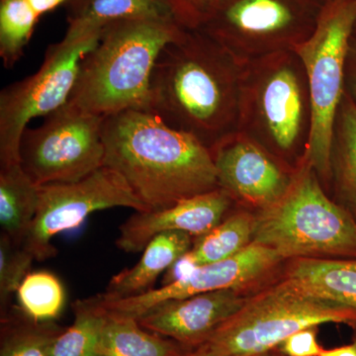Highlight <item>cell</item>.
I'll return each instance as SVG.
<instances>
[{
	"label": "cell",
	"instance_id": "5b68a950",
	"mask_svg": "<svg viewBox=\"0 0 356 356\" xmlns=\"http://www.w3.org/2000/svg\"><path fill=\"white\" fill-rule=\"evenodd\" d=\"M287 259H356V219L321 186L306 159L289 188L254 216L252 242Z\"/></svg>",
	"mask_w": 356,
	"mask_h": 356
},
{
	"label": "cell",
	"instance_id": "d4e9b609",
	"mask_svg": "<svg viewBox=\"0 0 356 356\" xmlns=\"http://www.w3.org/2000/svg\"><path fill=\"white\" fill-rule=\"evenodd\" d=\"M18 309L36 322H51L62 313L65 303L64 285L55 274L29 273L16 292Z\"/></svg>",
	"mask_w": 356,
	"mask_h": 356
},
{
	"label": "cell",
	"instance_id": "d6986e66",
	"mask_svg": "<svg viewBox=\"0 0 356 356\" xmlns=\"http://www.w3.org/2000/svg\"><path fill=\"white\" fill-rule=\"evenodd\" d=\"M40 185L28 177L20 163L0 166L1 233L23 245L38 210Z\"/></svg>",
	"mask_w": 356,
	"mask_h": 356
},
{
	"label": "cell",
	"instance_id": "4fadbf2b",
	"mask_svg": "<svg viewBox=\"0 0 356 356\" xmlns=\"http://www.w3.org/2000/svg\"><path fill=\"white\" fill-rule=\"evenodd\" d=\"M220 188L231 197L257 207L277 201L291 184L297 168L236 131L210 149Z\"/></svg>",
	"mask_w": 356,
	"mask_h": 356
},
{
	"label": "cell",
	"instance_id": "6da1fadb",
	"mask_svg": "<svg viewBox=\"0 0 356 356\" xmlns=\"http://www.w3.org/2000/svg\"><path fill=\"white\" fill-rule=\"evenodd\" d=\"M243 65L209 35L185 30L154 63L147 111L212 149L238 130Z\"/></svg>",
	"mask_w": 356,
	"mask_h": 356
},
{
	"label": "cell",
	"instance_id": "e0dca14e",
	"mask_svg": "<svg viewBox=\"0 0 356 356\" xmlns=\"http://www.w3.org/2000/svg\"><path fill=\"white\" fill-rule=\"evenodd\" d=\"M284 280L307 295L356 311V259H297Z\"/></svg>",
	"mask_w": 356,
	"mask_h": 356
},
{
	"label": "cell",
	"instance_id": "603a6c76",
	"mask_svg": "<svg viewBox=\"0 0 356 356\" xmlns=\"http://www.w3.org/2000/svg\"><path fill=\"white\" fill-rule=\"evenodd\" d=\"M74 322L51 343L49 356H97L107 314L95 297L72 305Z\"/></svg>",
	"mask_w": 356,
	"mask_h": 356
},
{
	"label": "cell",
	"instance_id": "1f68e13d",
	"mask_svg": "<svg viewBox=\"0 0 356 356\" xmlns=\"http://www.w3.org/2000/svg\"><path fill=\"white\" fill-rule=\"evenodd\" d=\"M262 356H286L285 355H283L282 353L278 348H274V350L268 351V353H266V355H264Z\"/></svg>",
	"mask_w": 356,
	"mask_h": 356
},
{
	"label": "cell",
	"instance_id": "8992f818",
	"mask_svg": "<svg viewBox=\"0 0 356 356\" xmlns=\"http://www.w3.org/2000/svg\"><path fill=\"white\" fill-rule=\"evenodd\" d=\"M325 324L355 330L356 311L300 291L283 278L248 296L235 315L182 356H262L294 332Z\"/></svg>",
	"mask_w": 356,
	"mask_h": 356
},
{
	"label": "cell",
	"instance_id": "f546056e",
	"mask_svg": "<svg viewBox=\"0 0 356 356\" xmlns=\"http://www.w3.org/2000/svg\"><path fill=\"white\" fill-rule=\"evenodd\" d=\"M69 1L70 0H28L30 6L34 9L35 13L38 14L39 17L43 15L44 13H49V11L57 8L60 4Z\"/></svg>",
	"mask_w": 356,
	"mask_h": 356
},
{
	"label": "cell",
	"instance_id": "7c38bea8",
	"mask_svg": "<svg viewBox=\"0 0 356 356\" xmlns=\"http://www.w3.org/2000/svg\"><path fill=\"white\" fill-rule=\"evenodd\" d=\"M283 261L275 250L252 243L231 259L195 267L180 280L144 294L122 299H107L102 294L95 297L107 313L138 320L156 306L172 300L218 290H243L266 277Z\"/></svg>",
	"mask_w": 356,
	"mask_h": 356
},
{
	"label": "cell",
	"instance_id": "44dd1931",
	"mask_svg": "<svg viewBox=\"0 0 356 356\" xmlns=\"http://www.w3.org/2000/svg\"><path fill=\"white\" fill-rule=\"evenodd\" d=\"M332 168L346 210L356 219V106L346 91L334 121Z\"/></svg>",
	"mask_w": 356,
	"mask_h": 356
},
{
	"label": "cell",
	"instance_id": "9c48e42d",
	"mask_svg": "<svg viewBox=\"0 0 356 356\" xmlns=\"http://www.w3.org/2000/svg\"><path fill=\"white\" fill-rule=\"evenodd\" d=\"M104 117L67 102L44 116L37 128H26L19 161L35 184H65L83 179L104 166Z\"/></svg>",
	"mask_w": 356,
	"mask_h": 356
},
{
	"label": "cell",
	"instance_id": "ac0fdd59",
	"mask_svg": "<svg viewBox=\"0 0 356 356\" xmlns=\"http://www.w3.org/2000/svg\"><path fill=\"white\" fill-rule=\"evenodd\" d=\"M130 19L175 21L179 24L172 0H70L67 31H102L110 23Z\"/></svg>",
	"mask_w": 356,
	"mask_h": 356
},
{
	"label": "cell",
	"instance_id": "836d02e7",
	"mask_svg": "<svg viewBox=\"0 0 356 356\" xmlns=\"http://www.w3.org/2000/svg\"><path fill=\"white\" fill-rule=\"evenodd\" d=\"M332 1H341V0H332Z\"/></svg>",
	"mask_w": 356,
	"mask_h": 356
},
{
	"label": "cell",
	"instance_id": "4316f807",
	"mask_svg": "<svg viewBox=\"0 0 356 356\" xmlns=\"http://www.w3.org/2000/svg\"><path fill=\"white\" fill-rule=\"evenodd\" d=\"M34 257L23 245L0 234V309L4 317L21 283L30 273Z\"/></svg>",
	"mask_w": 356,
	"mask_h": 356
},
{
	"label": "cell",
	"instance_id": "52a82bcc",
	"mask_svg": "<svg viewBox=\"0 0 356 356\" xmlns=\"http://www.w3.org/2000/svg\"><path fill=\"white\" fill-rule=\"evenodd\" d=\"M356 24V0L332 1L323 9L313 34L294 50L308 77L312 105L307 163L317 175L332 172L334 121L344 95L348 49Z\"/></svg>",
	"mask_w": 356,
	"mask_h": 356
},
{
	"label": "cell",
	"instance_id": "484cf974",
	"mask_svg": "<svg viewBox=\"0 0 356 356\" xmlns=\"http://www.w3.org/2000/svg\"><path fill=\"white\" fill-rule=\"evenodd\" d=\"M38 19L28 0H0V58L6 69L22 57Z\"/></svg>",
	"mask_w": 356,
	"mask_h": 356
},
{
	"label": "cell",
	"instance_id": "3957f363",
	"mask_svg": "<svg viewBox=\"0 0 356 356\" xmlns=\"http://www.w3.org/2000/svg\"><path fill=\"white\" fill-rule=\"evenodd\" d=\"M175 21L120 20L105 26L99 41L79 65L69 102L102 117L146 110L154 63L182 36Z\"/></svg>",
	"mask_w": 356,
	"mask_h": 356
},
{
	"label": "cell",
	"instance_id": "ba28073f",
	"mask_svg": "<svg viewBox=\"0 0 356 356\" xmlns=\"http://www.w3.org/2000/svg\"><path fill=\"white\" fill-rule=\"evenodd\" d=\"M102 31L65 33L49 47L38 72L0 93V166L20 163L22 134L32 119L47 116L69 102L79 65L99 41Z\"/></svg>",
	"mask_w": 356,
	"mask_h": 356
},
{
	"label": "cell",
	"instance_id": "83f0119b",
	"mask_svg": "<svg viewBox=\"0 0 356 356\" xmlns=\"http://www.w3.org/2000/svg\"><path fill=\"white\" fill-rule=\"evenodd\" d=\"M277 348L286 356H320L324 350L318 341V327H305L294 332Z\"/></svg>",
	"mask_w": 356,
	"mask_h": 356
},
{
	"label": "cell",
	"instance_id": "8fae6325",
	"mask_svg": "<svg viewBox=\"0 0 356 356\" xmlns=\"http://www.w3.org/2000/svg\"><path fill=\"white\" fill-rule=\"evenodd\" d=\"M206 19V34L242 64L293 51L313 34L302 29L291 0H218Z\"/></svg>",
	"mask_w": 356,
	"mask_h": 356
},
{
	"label": "cell",
	"instance_id": "cb8c5ba5",
	"mask_svg": "<svg viewBox=\"0 0 356 356\" xmlns=\"http://www.w3.org/2000/svg\"><path fill=\"white\" fill-rule=\"evenodd\" d=\"M13 309V308H11ZM4 317L0 356H49L54 339L63 332L51 322H36L16 307Z\"/></svg>",
	"mask_w": 356,
	"mask_h": 356
},
{
	"label": "cell",
	"instance_id": "30bf717a",
	"mask_svg": "<svg viewBox=\"0 0 356 356\" xmlns=\"http://www.w3.org/2000/svg\"><path fill=\"white\" fill-rule=\"evenodd\" d=\"M114 207L147 211L123 177L106 165L79 181L40 185L38 210L23 247L35 261L51 259L58 254L51 245L56 236L79 228L97 211Z\"/></svg>",
	"mask_w": 356,
	"mask_h": 356
},
{
	"label": "cell",
	"instance_id": "ffe728a7",
	"mask_svg": "<svg viewBox=\"0 0 356 356\" xmlns=\"http://www.w3.org/2000/svg\"><path fill=\"white\" fill-rule=\"evenodd\" d=\"M106 314L97 356H182L188 351L177 341L140 327L136 318Z\"/></svg>",
	"mask_w": 356,
	"mask_h": 356
},
{
	"label": "cell",
	"instance_id": "5bb4252c",
	"mask_svg": "<svg viewBox=\"0 0 356 356\" xmlns=\"http://www.w3.org/2000/svg\"><path fill=\"white\" fill-rule=\"evenodd\" d=\"M248 298L238 289L201 293L165 302L138 322L147 331L172 339L189 351L235 315Z\"/></svg>",
	"mask_w": 356,
	"mask_h": 356
},
{
	"label": "cell",
	"instance_id": "9a60e30c",
	"mask_svg": "<svg viewBox=\"0 0 356 356\" xmlns=\"http://www.w3.org/2000/svg\"><path fill=\"white\" fill-rule=\"evenodd\" d=\"M233 198L222 188L184 199L159 211L135 212L119 228L116 245L128 254L143 252L154 236L165 232H184L197 238L224 220Z\"/></svg>",
	"mask_w": 356,
	"mask_h": 356
},
{
	"label": "cell",
	"instance_id": "7402d4cb",
	"mask_svg": "<svg viewBox=\"0 0 356 356\" xmlns=\"http://www.w3.org/2000/svg\"><path fill=\"white\" fill-rule=\"evenodd\" d=\"M252 225L254 216L247 212L232 215L205 235L197 236L185 257L195 267L231 259L252 243Z\"/></svg>",
	"mask_w": 356,
	"mask_h": 356
},
{
	"label": "cell",
	"instance_id": "f1b7e54d",
	"mask_svg": "<svg viewBox=\"0 0 356 356\" xmlns=\"http://www.w3.org/2000/svg\"><path fill=\"white\" fill-rule=\"evenodd\" d=\"M344 89L356 106V39H351L346 64Z\"/></svg>",
	"mask_w": 356,
	"mask_h": 356
},
{
	"label": "cell",
	"instance_id": "2e32d148",
	"mask_svg": "<svg viewBox=\"0 0 356 356\" xmlns=\"http://www.w3.org/2000/svg\"><path fill=\"white\" fill-rule=\"evenodd\" d=\"M192 238L184 232H165L154 236L143 250L139 262L115 274L102 296L107 299L128 298L154 289L159 276L191 250Z\"/></svg>",
	"mask_w": 356,
	"mask_h": 356
},
{
	"label": "cell",
	"instance_id": "4dcf8cb0",
	"mask_svg": "<svg viewBox=\"0 0 356 356\" xmlns=\"http://www.w3.org/2000/svg\"><path fill=\"white\" fill-rule=\"evenodd\" d=\"M320 356H356V337L350 344L339 346V348H330L321 353Z\"/></svg>",
	"mask_w": 356,
	"mask_h": 356
},
{
	"label": "cell",
	"instance_id": "7a4b0ae2",
	"mask_svg": "<svg viewBox=\"0 0 356 356\" xmlns=\"http://www.w3.org/2000/svg\"><path fill=\"white\" fill-rule=\"evenodd\" d=\"M104 165L123 177L147 211L219 188L207 147L146 110L105 117Z\"/></svg>",
	"mask_w": 356,
	"mask_h": 356
},
{
	"label": "cell",
	"instance_id": "277c9868",
	"mask_svg": "<svg viewBox=\"0 0 356 356\" xmlns=\"http://www.w3.org/2000/svg\"><path fill=\"white\" fill-rule=\"evenodd\" d=\"M312 105L308 77L295 51L243 63L238 132L281 161L305 159Z\"/></svg>",
	"mask_w": 356,
	"mask_h": 356
},
{
	"label": "cell",
	"instance_id": "d6a6232c",
	"mask_svg": "<svg viewBox=\"0 0 356 356\" xmlns=\"http://www.w3.org/2000/svg\"><path fill=\"white\" fill-rule=\"evenodd\" d=\"M355 33H356V24H355ZM355 34H353V35H355ZM353 38L356 39V36H353Z\"/></svg>",
	"mask_w": 356,
	"mask_h": 356
}]
</instances>
